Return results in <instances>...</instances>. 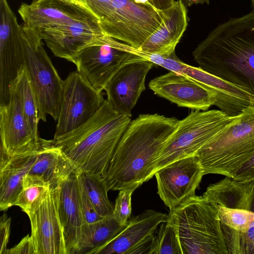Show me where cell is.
Returning <instances> with one entry per match:
<instances>
[{"mask_svg": "<svg viewBox=\"0 0 254 254\" xmlns=\"http://www.w3.org/2000/svg\"><path fill=\"white\" fill-rule=\"evenodd\" d=\"M50 184L36 175L27 174L14 205L21 208L25 213L39 201L50 188Z\"/></svg>", "mask_w": 254, "mask_h": 254, "instance_id": "obj_29", "label": "cell"}, {"mask_svg": "<svg viewBox=\"0 0 254 254\" xmlns=\"http://www.w3.org/2000/svg\"><path fill=\"white\" fill-rule=\"evenodd\" d=\"M174 229L182 254H228L217 208L202 196L170 209L166 221Z\"/></svg>", "mask_w": 254, "mask_h": 254, "instance_id": "obj_4", "label": "cell"}, {"mask_svg": "<svg viewBox=\"0 0 254 254\" xmlns=\"http://www.w3.org/2000/svg\"><path fill=\"white\" fill-rule=\"evenodd\" d=\"M64 1L68 2L71 4H74L77 5H79L87 9L88 7L86 5L85 2L83 0H61Z\"/></svg>", "mask_w": 254, "mask_h": 254, "instance_id": "obj_40", "label": "cell"}, {"mask_svg": "<svg viewBox=\"0 0 254 254\" xmlns=\"http://www.w3.org/2000/svg\"><path fill=\"white\" fill-rule=\"evenodd\" d=\"M253 7H254V0H253Z\"/></svg>", "mask_w": 254, "mask_h": 254, "instance_id": "obj_42", "label": "cell"}, {"mask_svg": "<svg viewBox=\"0 0 254 254\" xmlns=\"http://www.w3.org/2000/svg\"><path fill=\"white\" fill-rule=\"evenodd\" d=\"M126 227L120 224L113 215L105 216L91 223H84L77 254L100 247L113 240Z\"/></svg>", "mask_w": 254, "mask_h": 254, "instance_id": "obj_26", "label": "cell"}, {"mask_svg": "<svg viewBox=\"0 0 254 254\" xmlns=\"http://www.w3.org/2000/svg\"><path fill=\"white\" fill-rule=\"evenodd\" d=\"M36 31L55 56L70 62L81 49L105 35L96 17Z\"/></svg>", "mask_w": 254, "mask_h": 254, "instance_id": "obj_17", "label": "cell"}, {"mask_svg": "<svg viewBox=\"0 0 254 254\" xmlns=\"http://www.w3.org/2000/svg\"><path fill=\"white\" fill-rule=\"evenodd\" d=\"M77 179L79 201L85 223H91L100 220L104 217L97 212L91 203L86 190L82 172H78Z\"/></svg>", "mask_w": 254, "mask_h": 254, "instance_id": "obj_34", "label": "cell"}, {"mask_svg": "<svg viewBox=\"0 0 254 254\" xmlns=\"http://www.w3.org/2000/svg\"><path fill=\"white\" fill-rule=\"evenodd\" d=\"M104 99L77 71L63 80V91L54 137L72 131L87 121L100 109Z\"/></svg>", "mask_w": 254, "mask_h": 254, "instance_id": "obj_10", "label": "cell"}, {"mask_svg": "<svg viewBox=\"0 0 254 254\" xmlns=\"http://www.w3.org/2000/svg\"><path fill=\"white\" fill-rule=\"evenodd\" d=\"M192 56L200 68L241 88L254 100V8L218 25Z\"/></svg>", "mask_w": 254, "mask_h": 254, "instance_id": "obj_2", "label": "cell"}, {"mask_svg": "<svg viewBox=\"0 0 254 254\" xmlns=\"http://www.w3.org/2000/svg\"><path fill=\"white\" fill-rule=\"evenodd\" d=\"M151 254H182L175 231L167 222L161 224Z\"/></svg>", "mask_w": 254, "mask_h": 254, "instance_id": "obj_31", "label": "cell"}, {"mask_svg": "<svg viewBox=\"0 0 254 254\" xmlns=\"http://www.w3.org/2000/svg\"><path fill=\"white\" fill-rule=\"evenodd\" d=\"M0 149L10 156L34 153L41 146V138L33 136L14 92L7 104L0 105Z\"/></svg>", "mask_w": 254, "mask_h": 254, "instance_id": "obj_18", "label": "cell"}, {"mask_svg": "<svg viewBox=\"0 0 254 254\" xmlns=\"http://www.w3.org/2000/svg\"><path fill=\"white\" fill-rule=\"evenodd\" d=\"M167 215L147 209L130 218L125 228L106 244L86 254H151L157 226Z\"/></svg>", "mask_w": 254, "mask_h": 254, "instance_id": "obj_15", "label": "cell"}, {"mask_svg": "<svg viewBox=\"0 0 254 254\" xmlns=\"http://www.w3.org/2000/svg\"><path fill=\"white\" fill-rule=\"evenodd\" d=\"M130 122V117L118 114L106 99L85 123L52 141L77 171L104 177Z\"/></svg>", "mask_w": 254, "mask_h": 254, "instance_id": "obj_3", "label": "cell"}, {"mask_svg": "<svg viewBox=\"0 0 254 254\" xmlns=\"http://www.w3.org/2000/svg\"><path fill=\"white\" fill-rule=\"evenodd\" d=\"M135 1L137 2L145 3L148 4H152L151 0H134Z\"/></svg>", "mask_w": 254, "mask_h": 254, "instance_id": "obj_41", "label": "cell"}, {"mask_svg": "<svg viewBox=\"0 0 254 254\" xmlns=\"http://www.w3.org/2000/svg\"><path fill=\"white\" fill-rule=\"evenodd\" d=\"M174 0H151L152 5L158 9H164L170 6Z\"/></svg>", "mask_w": 254, "mask_h": 254, "instance_id": "obj_38", "label": "cell"}, {"mask_svg": "<svg viewBox=\"0 0 254 254\" xmlns=\"http://www.w3.org/2000/svg\"><path fill=\"white\" fill-rule=\"evenodd\" d=\"M21 27L25 66L36 99L39 121L46 122L47 116L50 115L57 121L63 80L43 48L37 32Z\"/></svg>", "mask_w": 254, "mask_h": 254, "instance_id": "obj_7", "label": "cell"}, {"mask_svg": "<svg viewBox=\"0 0 254 254\" xmlns=\"http://www.w3.org/2000/svg\"><path fill=\"white\" fill-rule=\"evenodd\" d=\"M210 0H184V2L186 6H190L193 4H203L206 3L208 4Z\"/></svg>", "mask_w": 254, "mask_h": 254, "instance_id": "obj_39", "label": "cell"}, {"mask_svg": "<svg viewBox=\"0 0 254 254\" xmlns=\"http://www.w3.org/2000/svg\"><path fill=\"white\" fill-rule=\"evenodd\" d=\"M60 186H50L26 213L29 217L36 254H67L59 214Z\"/></svg>", "mask_w": 254, "mask_h": 254, "instance_id": "obj_11", "label": "cell"}, {"mask_svg": "<svg viewBox=\"0 0 254 254\" xmlns=\"http://www.w3.org/2000/svg\"><path fill=\"white\" fill-rule=\"evenodd\" d=\"M5 254H36L31 236L27 235L14 247L7 249Z\"/></svg>", "mask_w": 254, "mask_h": 254, "instance_id": "obj_36", "label": "cell"}, {"mask_svg": "<svg viewBox=\"0 0 254 254\" xmlns=\"http://www.w3.org/2000/svg\"><path fill=\"white\" fill-rule=\"evenodd\" d=\"M217 208L221 224L234 230L245 232L254 221V212L225 207Z\"/></svg>", "mask_w": 254, "mask_h": 254, "instance_id": "obj_32", "label": "cell"}, {"mask_svg": "<svg viewBox=\"0 0 254 254\" xmlns=\"http://www.w3.org/2000/svg\"><path fill=\"white\" fill-rule=\"evenodd\" d=\"M134 190L123 189L120 190L115 201L113 216L121 225L126 226L131 218V195Z\"/></svg>", "mask_w": 254, "mask_h": 254, "instance_id": "obj_33", "label": "cell"}, {"mask_svg": "<svg viewBox=\"0 0 254 254\" xmlns=\"http://www.w3.org/2000/svg\"><path fill=\"white\" fill-rule=\"evenodd\" d=\"M11 218L3 214L0 219V254H5L10 230Z\"/></svg>", "mask_w": 254, "mask_h": 254, "instance_id": "obj_35", "label": "cell"}, {"mask_svg": "<svg viewBox=\"0 0 254 254\" xmlns=\"http://www.w3.org/2000/svg\"><path fill=\"white\" fill-rule=\"evenodd\" d=\"M74 170H76L52 140L41 138V148L28 174L39 176L50 186H58Z\"/></svg>", "mask_w": 254, "mask_h": 254, "instance_id": "obj_25", "label": "cell"}, {"mask_svg": "<svg viewBox=\"0 0 254 254\" xmlns=\"http://www.w3.org/2000/svg\"><path fill=\"white\" fill-rule=\"evenodd\" d=\"M154 64L148 60L122 67L109 81L104 90L116 112L131 118V110L145 90V79Z\"/></svg>", "mask_w": 254, "mask_h": 254, "instance_id": "obj_19", "label": "cell"}, {"mask_svg": "<svg viewBox=\"0 0 254 254\" xmlns=\"http://www.w3.org/2000/svg\"><path fill=\"white\" fill-rule=\"evenodd\" d=\"M11 92L15 93L18 97L33 136L37 139H39L38 106L25 65L15 80L11 88Z\"/></svg>", "mask_w": 254, "mask_h": 254, "instance_id": "obj_27", "label": "cell"}, {"mask_svg": "<svg viewBox=\"0 0 254 254\" xmlns=\"http://www.w3.org/2000/svg\"><path fill=\"white\" fill-rule=\"evenodd\" d=\"M82 173L88 195L97 212L102 217L113 215L114 207L109 199L105 179L95 173Z\"/></svg>", "mask_w": 254, "mask_h": 254, "instance_id": "obj_28", "label": "cell"}, {"mask_svg": "<svg viewBox=\"0 0 254 254\" xmlns=\"http://www.w3.org/2000/svg\"><path fill=\"white\" fill-rule=\"evenodd\" d=\"M254 153V107H250L195 153L204 175L233 178Z\"/></svg>", "mask_w": 254, "mask_h": 254, "instance_id": "obj_5", "label": "cell"}, {"mask_svg": "<svg viewBox=\"0 0 254 254\" xmlns=\"http://www.w3.org/2000/svg\"><path fill=\"white\" fill-rule=\"evenodd\" d=\"M39 150L30 154L10 156L0 149L1 211L6 210L15 205L17 196L22 190L24 178L35 163Z\"/></svg>", "mask_w": 254, "mask_h": 254, "instance_id": "obj_23", "label": "cell"}, {"mask_svg": "<svg viewBox=\"0 0 254 254\" xmlns=\"http://www.w3.org/2000/svg\"><path fill=\"white\" fill-rule=\"evenodd\" d=\"M179 121L158 114L130 121L103 177L109 190H135L154 176L157 156Z\"/></svg>", "mask_w": 254, "mask_h": 254, "instance_id": "obj_1", "label": "cell"}, {"mask_svg": "<svg viewBox=\"0 0 254 254\" xmlns=\"http://www.w3.org/2000/svg\"><path fill=\"white\" fill-rule=\"evenodd\" d=\"M159 10L161 25L138 50L150 54L168 55L175 52L187 29V9L184 1L178 0L167 8Z\"/></svg>", "mask_w": 254, "mask_h": 254, "instance_id": "obj_22", "label": "cell"}, {"mask_svg": "<svg viewBox=\"0 0 254 254\" xmlns=\"http://www.w3.org/2000/svg\"><path fill=\"white\" fill-rule=\"evenodd\" d=\"M160 66L169 71L185 74L206 86L216 96L215 106L228 116H238L246 109L254 107V98L248 92L199 67L186 64L175 52L164 57Z\"/></svg>", "mask_w": 254, "mask_h": 254, "instance_id": "obj_13", "label": "cell"}, {"mask_svg": "<svg viewBox=\"0 0 254 254\" xmlns=\"http://www.w3.org/2000/svg\"><path fill=\"white\" fill-rule=\"evenodd\" d=\"M77 170L60 183L59 214L67 254H77L85 223L80 206Z\"/></svg>", "mask_w": 254, "mask_h": 254, "instance_id": "obj_21", "label": "cell"}, {"mask_svg": "<svg viewBox=\"0 0 254 254\" xmlns=\"http://www.w3.org/2000/svg\"><path fill=\"white\" fill-rule=\"evenodd\" d=\"M221 227L229 254H254V221L245 232L234 230L223 224Z\"/></svg>", "mask_w": 254, "mask_h": 254, "instance_id": "obj_30", "label": "cell"}, {"mask_svg": "<svg viewBox=\"0 0 254 254\" xmlns=\"http://www.w3.org/2000/svg\"><path fill=\"white\" fill-rule=\"evenodd\" d=\"M233 179L245 182L254 181V153L238 170Z\"/></svg>", "mask_w": 254, "mask_h": 254, "instance_id": "obj_37", "label": "cell"}, {"mask_svg": "<svg viewBox=\"0 0 254 254\" xmlns=\"http://www.w3.org/2000/svg\"><path fill=\"white\" fill-rule=\"evenodd\" d=\"M25 65L22 27L7 0H0V105L9 101L12 85Z\"/></svg>", "mask_w": 254, "mask_h": 254, "instance_id": "obj_12", "label": "cell"}, {"mask_svg": "<svg viewBox=\"0 0 254 254\" xmlns=\"http://www.w3.org/2000/svg\"><path fill=\"white\" fill-rule=\"evenodd\" d=\"M237 117L220 110H194L179 123L157 156L156 172L177 160L195 155L197 151Z\"/></svg>", "mask_w": 254, "mask_h": 254, "instance_id": "obj_8", "label": "cell"}, {"mask_svg": "<svg viewBox=\"0 0 254 254\" xmlns=\"http://www.w3.org/2000/svg\"><path fill=\"white\" fill-rule=\"evenodd\" d=\"M203 171L195 155L180 159L157 170V193L171 209L194 196Z\"/></svg>", "mask_w": 254, "mask_h": 254, "instance_id": "obj_14", "label": "cell"}, {"mask_svg": "<svg viewBox=\"0 0 254 254\" xmlns=\"http://www.w3.org/2000/svg\"><path fill=\"white\" fill-rule=\"evenodd\" d=\"M158 96L179 107L207 111L216 102V96L208 87L180 73L170 71L148 84Z\"/></svg>", "mask_w": 254, "mask_h": 254, "instance_id": "obj_16", "label": "cell"}, {"mask_svg": "<svg viewBox=\"0 0 254 254\" xmlns=\"http://www.w3.org/2000/svg\"><path fill=\"white\" fill-rule=\"evenodd\" d=\"M105 35L139 49L161 24L159 9L134 0H83Z\"/></svg>", "mask_w": 254, "mask_h": 254, "instance_id": "obj_6", "label": "cell"}, {"mask_svg": "<svg viewBox=\"0 0 254 254\" xmlns=\"http://www.w3.org/2000/svg\"><path fill=\"white\" fill-rule=\"evenodd\" d=\"M202 196L216 208L239 209L254 212V181L242 182L225 176L209 185Z\"/></svg>", "mask_w": 254, "mask_h": 254, "instance_id": "obj_24", "label": "cell"}, {"mask_svg": "<svg viewBox=\"0 0 254 254\" xmlns=\"http://www.w3.org/2000/svg\"><path fill=\"white\" fill-rule=\"evenodd\" d=\"M146 60V53L105 35L81 49L71 62L96 90L102 92L124 66Z\"/></svg>", "mask_w": 254, "mask_h": 254, "instance_id": "obj_9", "label": "cell"}, {"mask_svg": "<svg viewBox=\"0 0 254 254\" xmlns=\"http://www.w3.org/2000/svg\"><path fill=\"white\" fill-rule=\"evenodd\" d=\"M18 12L22 26L36 31L96 17L89 9L61 0H32L22 3Z\"/></svg>", "mask_w": 254, "mask_h": 254, "instance_id": "obj_20", "label": "cell"}]
</instances>
